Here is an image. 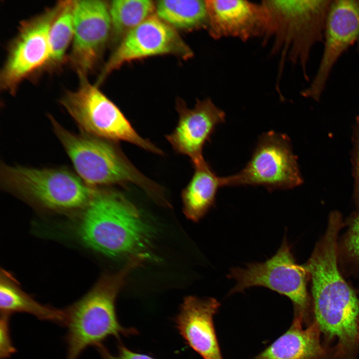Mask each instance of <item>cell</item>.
<instances>
[{"label":"cell","instance_id":"cell-15","mask_svg":"<svg viewBox=\"0 0 359 359\" xmlns=\"http://www.w3.org/2000/svg\"><path fill=\"white\" fill-rule=\"evenodd\" d=\"M207 29L218 39L235 37L243 41L263 37L267 19L262 3L244 0H207Z\"/></svg>","mask_w":359,"mask_h":359},{"label":"cell","instance_id":"cell-1","mask_svg":"<svg viewBox=\"0 0 359 359\" xmlns=\"http://www.w3.org/2000/svg\"><path fill=\"white\" fill-rule=\"evenodd\" d=\"M339 233L328 227L304 266L312 282L313 320L331 359H358L359 299L338 267Z\"/></svg>","mask_w":359,"mask_h":359},{"label":"cell","instance_id":"cell-6","mask_svg":"<svg viewBox=\"0 0 359 359\" xmlns=\"http://www.w3.org/2000/svg\"><path fill=\"white\" fill-rule=\"evenodd\" d=\"M1 187L40 208L54 211H81L96 187L65 168H34L1 163Z\"/></svg>","mask_w":359,"mask_h":359},{"label":"cell","instance_id":"cell-11","mask_svg":"<svg viewBox=\"0 0 359 359\" xmlns=\"http://www.w3.org/2000/svg\"><path fill=\"white\" fill-rule=\"evenodd\" d=\"M324 47L317 73L302 96L319 101L331 72L342 54L359 42V0H332L326 20Z\"/></svg>","mask_w":359,"mask_h":359},{"label":"cell","instance_id":"cell-25","mask_svg":"<svg viewBox=\"0 0 359 359\" xmlns=\"http://www.w3.org/2000/svg\"><path fill=\"white\" fill-rule=\"evenodd\" d=\"M10 315L0 313V359H7L17 350L11 337L10 330Z\"/></svg>","mask_w":359,"mask_h":359},{"label":"cell","instance_id":"cell-5","mask_svg":"<svg viewBox=\"0 0 359 359\" xmlns=\"http://www.w3.org/2000/svg\"><path fill=\"white\" fill-rule=\"evenodd\" d=\"M332 0H263L267 25L263 37L271 40V52L300 65L309 79L307 66L313 46L324 40L326 18Z\"/></svg>","mask_w":359,"mask_h":359},{"label":"cell","instance_id":"cell-16","mask_svg":"<svg viewBox=\"0 0 359 359\" xmlns=\"http://www.w3.org/2000/svg\"><path fill=\"white\" fill-rule=\"evenodd\" d=\"M219 307L215 298L188 296L175 318L180 335L203 359H223L213 322Z\"/></svg>","mask_w":359,"mask_h":359},{"label":"cell","instance_id":"cell-20","mask_svg":"<svg viewBox=\"0 0 359 359\" xmlns=\"http://www.w3.org/2000/svg\"><path fill=\"white\" fill-rule=\"evenodd\" d=\"M156 11L157 15L172 27L186 30L207 27L206 0H160Z\"/></svg>","mask_w":359,"mask_h":359},{"label":"cell","instance_id":"cell-7","mask_svg":"<svg viewBox=\"0 0 359 359\" xmlns=\"http://www.w3.org/2000/svg\"><path fill=\"white\" fill-rule=\"evenodd\" d=\"M309 274L304 266L298 265L286 236L277 252L264 262L248 264L244 268L231 269L228 277L235 281L229 295L262 286L286 296L293 306V321L309 326L313 321L312 300L307 282Z\"/></svg>","mask_w":359,"mask_h":359},{"label":"cell","instance_id":"cell-12","mask_svg":"<svg viewBox=\"0 0 359 359\" xmlns=\"http://www.w3.org/2000/svg\"><path fill=\"white\" fill-rule=\"evenodd\" d=\"M166 54L188 58L192 52L171 26L152 15L124 36L104 67L97 85L126 62Z\"/></svg>","mask_w":359,"mask_h":359},{"label":"cell","instance_id":"cell-3","mask_svg":"<svg viewBox=\"0 0 359 359\" xmlns=\"http://www.w3.org/2000/svg\"><path fill=\"white\" fill-rule=\"evenodd\" d=\"M143 263L139 258L128 260L121 271L103 276L84 296L64 309L66 359H78L86 348H96L109 337L119 341L121 336L138 334L135 328L120 324L116 301L130 272Z\"/></svg>","mask_w":359,"mask_h":359},{"label":"cell","instance_id":"cell-10","mask_svg":"<svg viewBox=\"0 0 359 359\" xmlns=\"http://www.w3.org/2000/svg\"><path fill=\"white\" fill-rule=\"evenodd\" d=\"M61 3L21 23L0 72L2 90L15 94L24 79L45 67L50 55V30Z\"/></svg>","mask_w":359,"mask_h":359},{"label":"cell","instance_id":"cell-4","mask_svg":"<svg viewBox=\"0 0 359 359\" xmlns=\"http://www.w3.org/2000/svg\"><path fill=\"white\" fill-rule=\"evenodd\" d=\"M53 130L79 177L92 187L133 183L157 203L168 204L162 188L143 175L129 161L115 142L70 132L51 115Z\"/></svg>","mask_w":359,"mask_h":359},{"label":"cell","instance_id":"cell-27","mask_svg":"<svg viewBox=\"0 0 359 359\" xmlns=\"http://www.w3.org/2000/svg\"></svg>","mask_w":359,"mask_h":359},{"label":"cell","instance_id":"cell-14","mask_svg":"<svg viewBox=\"0 0 359 359\" xmlns=\"http://www.w3.org/2000/svg\"><path fill=\"white\" fill-rule=\"evenodd\" d=\"M179 120L174 130L166 136L173 149L188 157L193 165L203 160L202 152L216 127L225 121V114L209 99L197 101L191 109L179 101Z\"/></svg>","mask_w":359,"mask_h":359},{"label":"cell","instance_id":"cell-26","mask_svg":"<svg viewBox=\"0 0 359 359\" xmlns=\"http://www.w3.org/2000/svg\"><path fill=\"white\" fill-rule=\"evenodd\" d=\"M118 352L116 354L111 353L101 344L96 347L102 359H156L148 355L133 352L127 348L121 341H118Z\"/></svg>","mask_w":359,"mask_h":359},{"label":"cell","instance_id":"cell-18","mask_svg":"<svg viewBox=\"0 0 359 359\" xmlns=\"http://www.w3.org/2000/svg\"><path fill=\"white\" fill-rule=\"evenodd\" d=\"M194 173L181 192L183 213L193 221L202 218L214 204L218 189L222 186L218 177L205 160L193 165Z\"/></svg>","mask_w":359,"mask_h":359},{"label":"cell","instance_id":"cell-23","mask_svg":"<svg viewBox=\"0 0 359 359\" xmlns=\"http://www.w3.org/2000/svg\"><path fill=\"white\" fill-rule=\"evenodd\" d=\"M340 251L345 258L359 265V213L352 218L341 244Z\"/></svg>","mask_w":359,"mask_h":359},{"label":"cell","instance_id":"cell-28","mask_svg":"<svg viewBox=\"0 0 359 359\" xmlns=\"http://www.w3.org/2000/svg\"></svg>","mask_w":359,"mask_h":359},{"label":"cell","instance_id":"cell-19","mask_svg":"<svg viewBox=\"0 0 359 359\" xmlns=\"http://www.w3.org/2000/svg\"><path fill=\"white\" fill-rule=\"evenodd\" d=\"M0 313L11 315L15 313L31 315L39 320L64 326V310H59L37 302L25 292L8 272L1 270L0 278Z\"/></svg>","mask_w":359,"mask_h":359},{"label":"cell","instance_id":"cell-13","mask_svg":"<svg viewBox=\"0 0 359 359\" xmlns=\"http://www.w3.org/2000/svg\"><path fill=\"white\" fill-rule=\"evenodd\" d=\"M73 23L69 60L79 78H87L112 29L109 7L103 0H74Z\"/></svg>","mask_w":359,"mask_h":359},{"label":"cell","instance_id":"cell-2","mask_svg":"<svg viewBox=\"0 0 359 359\" xmlns=\"http://www.w3.org/2000/svg\"><path fill=\"white\" fill-rule=\"evenodd\" d=\"M80 212L76 232L89 248L111 258H152L153 228L122 192L96 187Z\"/></svg>","mask_w":359,"mask_h":359},{"label":"cell","instance_id":"cell-8","mask_svg":"<svg viewBox=\"0 0 359 359\" xmlns=\"http://www.w3.org/2000/svg\"><path fill=\"white\" fill-rule=\"evenodd\" d=\"M75 90L68 91L61 105L78 125L82 133L113 142L125 141L152 153L163 152L141 137L118 108L87 78H79Z\"/></svg>","mask_w":359,"mask_h":359},{"label":"cell","instance_id":"cell-17","mask_svg":"<svg viewBox=\"0 0 359 359\" xmlns=\"http://www.w3.org/2000/svg\"><path fill=\"white\" fill-rule=\"evenodd\" d=\"M251 359H331L317 323L307 327L293 321L289 329Z\"/></svg>","mask_w":359,"mask_h":359},{"label":"cell","instance_id":"cell-21","mask_svg":"<svg viewBox=\"0 0 359 359\" xmlns=\"http://www.w3.org/2000/svg\"><path fill=\"white\" fill-rule=\"evenodd\" d=\"M74 0L61 1L49 34L50 55L45 68L59 67L65 60L67 49L73 40Z\"/></svg>","mask_w":359,"mask_h":359},{"label":"cell","instance_id":"cell-22","mask_svg":"<svg viewBox=\"0 0 359 359\" xmlns=\"http://www.w3.org/2000/svg\"><path fill=\"white\" fill-rule=\"evenodd\" d=\"M115 36H125L150 16L156 8L150 0H116L109 6Z\"/></svg>","mask_w":359,"mask_h":359},{"label":"cell","instance_id":"cell-24","mask_svg":"<svg viewBox=\"0 0 359 359\" xmlns=\"http://www.w3.org/2000/svg\"><path fill=\"white\" fill-rule=\"evenodd\" d=\"M351 161L354 178L353 197L355 205L359 208V116L356 117L353 127Z\"/></svg>","mask_w":359,"mask_h":359},{"label":"cell","instance_id":"cell-9","mask_svg":"<svg viewBox=\"0 0 359 359\" xmlns=\"http://www.w3.org/2000/svg\"><path fill=\"white\" fill-rule=\"evenodd\" d=\"M222 186L262 185L273 190L296 187L303 179L288 137L271 131L260 136L245 167L222 177Z\"/></svg>","mask_w":359,"mask_h":359}]
</instances>
